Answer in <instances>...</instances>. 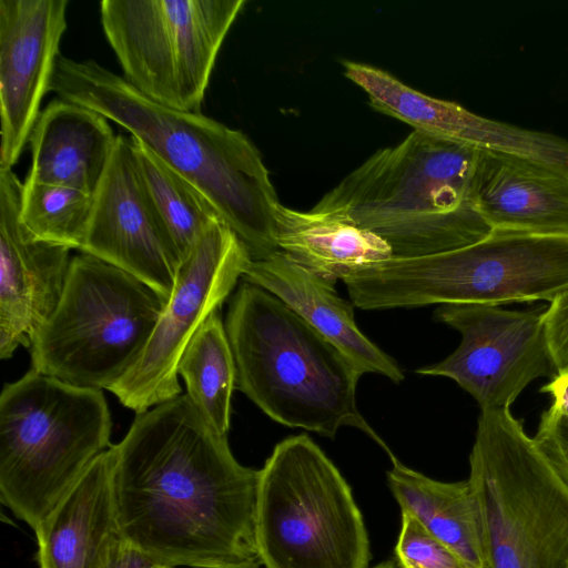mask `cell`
I'll list each match as a JSON object with an SVG mask.
<instances>
[{"instance_id": "cell-1", "label": "cell", "mask_w": 568, "mask_h": 568, "mask_svg": "<svg viewBox=\"0 0 568 568\" xmlns=\"http://www.w3.org/2000/svg\"><path fill=\"white\" fill-rule=\"evenodd\" d=\"M111 449L118 521L140 550L175 568L258 559V470L236 460L187 394L136 414Z\"/></svg>"}, {"instance_id": "cell-2", "label": "cell", "mask_w": 568, "mask_h": 568, "mask_svg": "<svg viewBox=\"0 0 568 568\" xmlns=\"http://www.w3.org/2000/svg\"><path fill=\"white\" fill-rule=\"evenodd\" d=\"M50 91L131 133L197 189L237 236L252 261L278 252L270 173L242 131L203 115L161 105L93 60L58 58Z\"/></svg>"}, {"instance_id": "cell-3", "label": "cell", "mask_w": 568, "mask_h": 568, "mask_svg": "<svg viewBox=\"0 0 568 568\" xmlns=\"http://www.w3.org/2000/svg\"><path fill=\"white\" fill-rule=\"evenodd\" d=\"M478 153L413 131L372 154L312 210L342 215L376 234L394 258L471 245L493 231L471 199Z\"/></svg>"}, {"instance_id": "cell-4", "label": "cell", "mask_w": 568, "mask_h": 568, "mask_svg": "<svg viewBox=\"0 0 568 568\" xmlns=\"http://www.w3.org/2000/svg\"><path fill=\"white\" fill-rule=\"evenodd\" d=\"M224 326L235 387L268 417L328 438L342 427H355L394 456L357 408L356 386L363 374L278 297L243 281Z\"/></svg>"}, {"instance_id": "cell-5", "label": "cell", "mask_w": 568, "mask_h": 568, "mask_svg": "<svg viewBox=\"0 0 568 568\" xmlns=\"http://www.w3.org/2000/svg\"><path fill=\"white\" fill-rule=\"evenodd\" d=\"M101 389L30 369L0 394V500L36 532L91 463L111 447Z\"/></svg>"}, {"instance_id": "cell-6", "label": "cell", "mask_w": 568, "mask_h": 568, "mask_svg": "<svg viewBox=\"0 0 568 568\" xmlns=\"http://www.w3.org/2000/svg\"><path fill=\"white\" fill-rule=\"evenodd\" d=\"M363 310L551 302L568 291V235L493 230L471 245L390 258L342 278Z\"/></svg>"}, {"instance_id": "cell-7", "label": "cell", "mask_w": 568, "mask_h": 568, "mask_svg": "<svg viewBox=\"0 0 568 568\" xmlns=\"http://www.w3.org/2000/svg\"><path fill=\"white\" fill-rule=\"evenodd\" d=\"M469 467L488 568H567L568 485L509 408L481 409Z\"/></svg>"}, {"instance_id": "cell-8", "label": "cell", "mask_w": 568, "mask_h": 568, "mask_svg": "<svg viewBox=\"0 0 568 568\" xmlns=\"http://www.w3.org/2000/svg\"><path fill=\"white\" fill-rule=\"evenodd\" d=\"M166 303L132 274L75 255L58 306L33 338L32 369L109 390L140 359Z\"/></svg>"}, {"instance_id": "cell-9", "label": "cell", "mask_w": 568, "mask_h": 568, "mask_svg": "<svg viewBox=\"0 0 568 568\" xmlns=\"http://www.w3.org/2000/svg\"><path fill=\"white\" fill-rule=\"evenodd\" d=\"M255 542L264 568H369L352 489L304 434L276 444L258 470Z\"/></svg>"}, {"instance_id": "cell-10", "label": "cell", "mask_w": 568, "mask_h": 568, "mask_svg": "<svg viewBox=\"0 0 568 568\" xmlns=\"http://www.w3.org/2000/svg\"><path fill=\"white\" fill-rule=\"evenodd\" d=\"M245 0H103L123 78L152 101L201 112L222 43Z\"/></svg>"}, {"instance_id": "cell-11", "label": "cell", "mask_w": 568, "mask_h": 568, "mask_svg": "<svg viewBox=\"0 0 568 568\" xmlns=\"http://www.w3.org/2000/svg\"><path fill=\"white\" fill-rule=\"evenodd\" d=\"M251 257L222 221L200 237L178 271L173 292L133 368L109 390L136 414L181 395L180 358L205 320L243 277Z\"/></svg>"}, {"instance_id": "cell-12", "label": "cell", "mask_w": 568, "mask_h": 568, "mask_svg": "<svg viewBox=\"0 0 568 568\" xmlns=\"http://www.w3.org/2000/svg\"><path fill=\"white\" fill-rule=\"evenodd\" d=\"M435 315L460 333V344L445 359L416 373L455 381L481 409L509 408L529 383L558 374L544 311L463 303L440 305Z\"/></svg>"}, {"instance_id": "cell-13", "label": "cell", "mask_w": 568, "mask_h": 568, "mask_svg": "<svg viewBox=\"0 0 568 568\" xmlns=\"http://www.w3.org/2000/svg\"><path fill=\"white\" fill-rule=\"evenodd\" d=\"M81 253L138 277L169 301L182 260L154 213L141 184L131 138L119 134L94 194Z\"/></svg>"}, {"instance_id": "cell-14", "label": "cell", "mask_w": 568, "mask_h": 568, "mask_svg": "<svg viewBox=\"0 0 568 568\" xmlns=\"http://www.w3.org/2000/svg\"><path fill=\"white\" fill-rule=\"evenodd\" d=\"M68 0H0V170L18 163L67 29Z\"/></svg>"}, {"instance_id": "cell-15", "label": "cell", "mask_w": 568, "mask_h": 568, "mask_svg": "<svg viewBox=\"0 0 568 568\" xmlns=\"http://www.w3.org/2000/svg\"><path fill=\"white\" fill-rule=\"evenodd\" d=\"M22 182L0 170V358L31 347L63 293L70 248L36 237L20 215Z\"/></svg>"}, {"instance_id": "cell-16", "label": "cell", "mask_w": 568, "mask_h": 568, "mask_svg": "<svg viewBox=\"0 0 568 568\" xmlns=\"http://www.w3.org/2000/svg\"><path fill=\"white\" fill-rule=\"evenodd\" d=\"M344 74L361 87L377 111L414 131L479 150L516 154L568 165V140L484 118L464 106L424 94L381 69L344 61Z\"/></svg>"}, {"instance_id": "cell-17", "label": "cell", "mask_w": 568, "mask_h": 568, "mask_svg": "<svg viewBox=\"0 0 568 568\" xmlns=\"http://www.w3.org/2000/svg\"><path fill=\"white\" fill-rule=\"evenodd\" d=\"M471 199L493 230L568 235V165L479 150Z\"/></svg>"}, {"instance_id": "cell-18", "label": "cell", "mask_w": 568, "mask_h": 568, "mask_svg": "<svg viewBox=\"0 0 568 568\" xmlns=\"http://www.w3.org/2000/svg\"><path fill=\"white\" fill-rule=\"evenodd\" d=\"M111 447L100 454L34 532L39 568H106L123 539Z\"/></svg>"}, {"instance_id": "cell-19", "label": "cell", "mask_w": 568, "mask_h": 568, "mask_svg": "<svg viewBox=\"0 0 568 568\" xmlns=\"http://www.w3.org/2000/svg\"><path fill=\"white\" fill-rule=\"evenodd\" d=\"M243 280L278 297L333 343L362 374L377 373L394 383L404 379L396 361L357 327L354 304L339 297L334 284L305 268L286 253L278 251L265 260L251 261Z\"/></svg>"}, {"instance_id": "cell-20", "label": "cell", "mask_w": 568, "mask_h": 568, "mask_svg": "<svg viewBox=\"0 0 568 568\" xmlns=\"http://www.w3.org/2000/svg\"><path fill=\"white\" fill-rule=\"evenodd\" d=\"M118 135L99 113L54 99L41 111L29 143L24 182L95 194L111 162Z\"/></svg>"}, {"instance_id": "cell-21", "label": "cell", "mask_w": 568, "mask_h": 568, "mask_svg": "<svg viewBox=\"0 0 568 568\" xmlns=\"http://www.w3.org/2000/svg\"><path fill=\"white\" fill-rule=\"evenodd\" d=\"M280 251L331 284L393 258L388 244L351 220L331 212L275 209Z\"/></svg>"}, {"instance_id": "cell-22", "label": "cell", "mask_w": 568, "mask_h": 568, "mask_svg": "<svg viewBox=\"0 0 568 568\" xmlns=\"http://www.w3.org/2000/svg\"><path fill=\"white\" fill-rule=\"evenodd\" d=\"M390 459L387 485L402 513L416 518L470 568H488L480 513L468 479L435 480L395 456Z\"/></svg>"}, {"instance_id": "cell-23", "label": "cell", "mask_w": 568, "mask_h": 568, "mask_svg": "<svg viewBox=\"0 0 568 568\" xmlns=\"http://www.w3.org/2000/svg\"><path fill=\"white\" fill-rule=\"evenodd\" d=\"M131 142L146 197L183 262L203 233L222 220L197 189L144 144L133 138Z\"/></svg>"}, {"instance_id": "cell-24", "label": "cell", "mask_w": 568, "mask_h": 568, "mask_svg": "<svg viewBox=\"0 0 568 568\" xmlns=\"http://www.w3.org/2000/svg\"><path fill=\"white\" fill-rule=\"evenodd\" d=\"M178 373L186 385L187 396L207 422L219 433L227 435L236 368L217 312L205 320L186 345Z\"/></svg>"}, {"instance_id": "cell-25", "label": "cell", "mask_w": 568, "mask_h": 568, "mask_svg": "<svg viewBox=\"0 0 568 568\" xmlns=\"http://www.w3.org/2000/svg\"><path fill=\"white\" fill-rule=\"evenodd\" d=\"M93 203L94 194L23 182L20 215L24 226L39 240L81 251Z\"/></svg>"}, {"instance_id": "cell-26", "label": "cell", "mask_w": 568, "mask_h": 568, "mask_svg": "<svg viewBox=\"0 0 568 568\" xmlns=\"http://www.w3.org/2000/svg\"><path fill=\"white\" fill-rule=\"evenodd\" d=\"M395 558L398 568H470L408 513H402Z\"/></svg>"}, {"instance_id": "cell-27", "label": "cell", "mask_w": 568, "mask_h": 568, "mask_svg": "<svg viewBox=\"0 0 568 568\" xmlns=\"http://www.w3.org/2000/svg\"><path fill=\"white\" fill-rule=\"evenodd\" d=\"M532 438L545 458L568 485V416L550 407L544 412Z\"/></svg>"}, {"instance_id": "cell-28", "label": "cell", "mask_w": 568, "mask_h": 568, "mask_svg": "<svg viewBox=\"0 0 568 568\" xmlns=\"http://www.w3.org/2000/svg\"><path fill=\"white\" fill-rule=\"evenodd\" d=\"M544 325L557 373L568 372V291L554 298L544 311Z\"/></svg>"}, {"instance_id": "cell-29", "label": "cell", "mask_w": 568, "mask_h": 568, "mask_svg": "<svg viewBox=\"0 0 568 568\" xmlns=\"http://www.w3.org/2000/svg\"><path fill=\"white\" fill-rule=\"evenodd\" d=\"M106 568H175L150 557L124 537L116 546Z\"/></svg>"}, {"instance_id": "cell-30", "label": "cell", "mask_w": 568, "mask_h": 568, "mask_svg": "<svg viewBox=\"0 0 568 568\" xmlns=\"http://www.w3.org/2000/svg\"><path fill=\"white\" fill-rule=\"evenodd\" d=\"M541 390L552 396L551 407L568 416V372L557 374Z\"/></svg>"}, {"instance_id": "cell-31", "label": "cell", "mask_w": 568, "mask_h": 568, "mask_svg": "<svg viewBox=\"0 0 568 568\" xmlns=\"http://www.w3.org/2000/svg\"><path fill=\"white\" fill-rule=\"evenodd\" d=\"M261 566L262 565L258 559H253V560L241 561V562L231 564V565H226V566H222V567H217V568H261Z\"/></svg>"}, {"instance_id": "cell-32", "label": "cell", "mask_w": 568, "mask_h": 568, "mask_svg": "<svg viewBox=\"0 0 568 568\" xmlns=\"http://www.w3.org/2000/svg\"><path fill=\"white\" fill-rule=\"evenodd\" d=\"M372 568H398L395 560L383 561Z\"/></svg>"}, {"instance_id": "cell-33", "label": "cell", "mask_w": 568, "mask_h": 568, "mask_svg": "<svg viewBox=\"0 0 568 568\" xmlns=\"http://www.w3.org/2000/svg\"><path fill=\"white\" fill-rule=\"evenodd\" d=\"M567 568H568V566H567Z\"/></svg>"}]
</instances>
